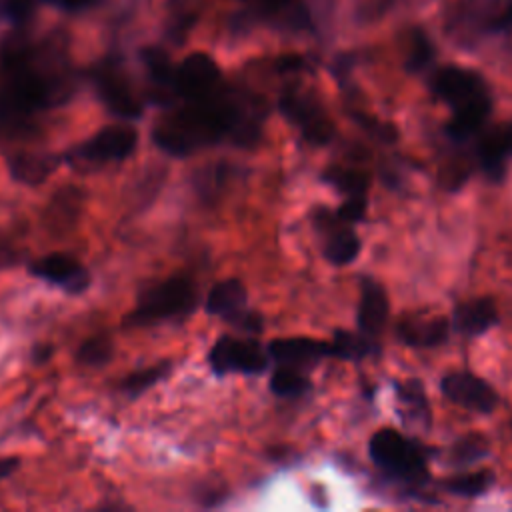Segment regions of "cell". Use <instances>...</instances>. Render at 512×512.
Instances as JSON below:
<instances>
[{"label":"cell","mask_w":512,"mask_h":512,"mask_svg":"<svg viewBox=\"0 0 512 512\" xmlns=\"http://www.w3.org/2000/svg\"><path fill=\"white\" fill-rule=\"evenodd\" d=\"M142 62H144V68L148 72V78L164 88V90H174V70L172 64H170V58L164 50L156 48V46H150V48H144L142 50Z\"/></svg>","instance_id":"d6986e66"},{"label":"cell","mask_w":512,"mask_h":512,"mask_svg":"<svg viewBox=\"0 0 512 512\" xmlns=\"http://www.w3.org/2000/svg\"><path fill=\"white\" fill-rule=\"evenodd\" d=\"M502 136H504V142H506V148H508V154H512V122L508 126L502 128Z\"/></svg>","instance_id":"d590c367"},{"label":"cell","mask_w":512,"mask_h":512,"mask_svg":"<svg viewBox=\"0 0 512 512\" xmlns=\"http://www.w3.org/2000/svg\"><path fill=\"white\" fill-rule=\"evenodd\" d=\"M16 262H18V250L14 242L4 232H0V268L14 266Z\"/></svg>","instance_id":"1f68e13d"},{"label":"cell","mask_w":512,"mask_h":512,"mask_svg":"<svg viewBox=\"0 0 512 512\" xmlns=\"http://www.w3.org/2000/svg\"><path fill=\"white\" fill-rule=\"evenodd\" d=\"M324 178L334 184L338 190L346 192L348 196H364L368 188V176L358 170H344V168H330Z\"/></svg>","instance_id":"603a6c76"},{"label":"cell","mask_w":512,"mask_h":512,"mask_svg":"<svg viewBox=\"0 0 512 512\" xmlns=\"http://www.w3.org/2000/svg\"><path fill=\"white\" fill-rule=\"evenodd\" d=\"M112 342L108 336H92V338H86L78 352H76V360L82 364V366H102L106 364L110 358H112Z\"/></svg>","instance_id":"7402d4cb"},{"label":"cell","mask_w":512,"mask_h":512,"mask_svg":"<svg viewBox=\"0 0 512 512\" xmlns=\"http://www.w3.org/2000/svg\"><path fill=\"white\" fill-rule=\"evenodd\" d=\"M490 112V96H484L480 100H474L470 104H464L454 110V116L448 124V134L456 140H464L470 134H474L480 124L486 120Z\"/></svg>","instance_id":"e0dca14e"},{"label":"cell","mask_w":512,"mask_h":512,"mask_svg":"<svg viewBox=\"0 0 512 512\" xmlns=\"http://www.w3.org/2000/svg\"><path fill=\"white\" fill-rule=\"evenodd\" d=\"M368 448L372 460L398 478L420 480L426 474L420 450L396 430H378Z\"/></svg>","instance_id":"7a4b0ae2"},{"label":"cell","mask_w":512,"mask_h":512,"mask_svg":"<svg viewBox=\"0 0 512 512\" xmlns=\"http://www.w3.org/2000/svg\"><path fill=\"white\" fill-rule=\"evenodd\" d=\"M168 368H170L168 364H158V366H150V368H144V370H136L128 378H124L122 390L128 392L130 396H138L144 390L158 384L168 374Z\"/></svg>","instance_id":"cb8c5ba5"},{"label":"cell","mask_w":512,"mask_h":512,"mask_svg":"<svg viewBox=\"0 0 512 512\" xmlns=\"http://www.w3.org/2000/svg\"><path fill=\"white\" fill-rule=\"evenodd\" d=\"M268 350L254 338L222 336L208 354L214 374H262L268 366Z\"/></svg>","instance_id":"3957f363"},{"label":"cell","mask_w":512,"mask_h":512,"mask_svg":"<svg viewBox=\"0 0 512 512\" xmlns=\"http://www.w3.org/2000/svg\"><path fill=\"white\" fill-rule=\"evenodd\" d=\"M496 306L490 298H474L462 302L454 310V324L462 334L476 336L486 332L490 326L496 324Z\"/></svg>","instance_id":"7c38bea8"},{"label":"cell","mask_w":512,"mask_h":512,"mask_svg":"<svg viewBox=\"0 0 512 512\" xmlns=\"http://www.w3.org/2000/svg\"><path fill=\"white\" fill-rule=\"evenodd\" d=\"M358 252H360V240L350 230H340L334 236H330V240L324 248L326 258L336 266L350 264L358 256Z\"/></svg>","instance_id":"44dd1931"},{"label":"cell","mask_w":512,"mask_h":512,"mask_svg":"<svg viewBox=\"0 0 512 512\" xmlns=\"http://www.w3.org/2000/svg\"><path fill=\"white\" fill-rule=\"evenodd\" d=\"M270 390L280 398H294L308 390V378L294 366H278L270 378Z\"/></svg>","instance_id":"ffe728a7"},{"label":"cell","mask_w":512,"mask_h":512,"mask_svg":"<svg viewBox=\"0 0 512 512\" xmlns=\"http://www.w3.org/2000/svg\"><path fill=\"white\" fill-rule=\"evenodd\" d=\"M388 316V298L380 284L368 280L362 288L358 306V324L366 334H378Z\"/></svg>","instance_id":"5bb4252c"},{"label":"cell","mask_w":512,"mask_h":512,"mask_svg":"<svg viewBox=\"0 0 512 512\" xmlns=\"http://www.w3.org/2000/svg\"><path fill=\"white\" fill-rule=\"evenodd\" d=\"M56 168V158L40 152H20L8 158V170L14 180L36 186L44 182Z\"/></svg>","instance_id":"9a60e30c"},{"label":"cell","mask_w":512,"mask_h":512,"mask_svg":"<svg viewBox=\"0 0 512 512\" xmlns=\"http://www.w3.org/2000/svg\"><path fill=\"white\" fill-rule=\"evenodd\" d=\"M220 68L204 52H192L174 70V92L184 102L202 100L218 90Z\"/></svg>","instance_id":"5b68a950"},{"label":"cell","mask_w":512,"mask_h":512,"mask_svg":"<svg viewBox=\"0 0 512 512\" xmlns=\"http://www.w3.org/2000/svg\"><path fill=\"white\" fill-rule=\"evenodd\" d=\"M486 452V442L482 436H476V434H470L466 438H462L454 450H452V456L456 462H472L476 458H480L482 454Z\"/></svg>","instance_id":"83f0119b"},{"label":"cell","mask_w":512,"mask_h":512,"mask_svg":"<svg viewBox=\"0 0 512 512\" xmlns=\"http://www.w3.org/2000/svg\"><path fill=\"white\" fill-rule=\"evenodd\" d=\"M448 324L444 318H416V320H406L398 326L400 338L418 348H428L436 346L446 338Z\"/></svg>","instance_id":"2e32d148"},{"label":"cell","mask_w":512,"mask_h":512,"mask_svg":"<svg viewBox=\"0 0 512 512\" xmlns=\"http://www.w3.org/2000/svg\"><path fill=\"white\" fill-rule=\"evenodd\" d=\"M332 348H334V356H340V358H362L372 350L366 338L350 332H342V330L334 334Z\"/></svg>","instance_id":"484cf974"},{"label":"cell","mask_w":512,"mask_h":512,"mask_svg":"<svg viewBox=\"0 0 512 512\" xmlns=\"http://www.w3.org/2000/svg\"><path fill=\"white\" fill-rule=\"evenodd\" d=\"M432 44L430 40L426 38L424 32L416 30L410 38V50H408V58H406V68L412 70V72H418L422 70L430 60H432Z\"/></svg>","instance_id":"4316f807"},{"label":"cell","mask_w":512,"mask_h":512,"mask_svg":"<svg viewBox=\"0 0 512 512\" xmlns=\"http://www.w3.org/2000/svg\"><path fill=\"white\" fill-rule=\"evenodd\" d=\"M94 86L102 104L118 118L136 120L142 116V104L132 92L126 76L112 66H102L94 74Z\"/></svg>","instance_id":"ba28073f"},{"label":"cell","mask_w":512,"mask_h":512,"mask_svg":"<svg viewBox=\"0 0 512 512\" xmlns=\"http://www.w3.org/2000/svg\"><path fill=\"white\" fill-rule=\"evenodd\" d=\"M138 144V134L128 124H114L98 130L92 138L80 144L70 158L86 166H102L128 158Z\"/></svg>","instance_id":"277c9868"},{"label":"cell","mask_w":512,"mask_h":512,"mask_svg":"<svg viewBox=\"0 0 512 512\" xmlns=\"http://www.w3.org/2000/svg\"><path fill=\"white\" fill-rule=\"evenodd\" d=\"M432 90L454 110L488 96L482 78L476 72L458 66L438 70L432 78Z\"/></svg>","instance_id":"9c48e42d"},{"label":"cell","mask_w":512,"mask_h":512,"mask_svg":"<svg viewBox=\"0 0 512 512\" xmlns=\"http://www.w3.org/2000/svg\"><path fill=\"white\" fill-rule=\"evenodd\" d=\"M492 30H512V4L492 20Z\"/></svg>","instance_id":"d6a6232c"},{"label":"cell","mask_w":512,"mask_h":512,"mask_svg":"<svg viewBox=\"0 0 512 512\" xmlns=\"http://www.w3.org/2000/svg\"><path fill=\"white\" fill-rule=\"evenodd\" d=\"M28 272L70 294H80L90 286V272L70 254L54 252L30 262Z\"/></svg>","instance_id":"52a82bcc"},{"label":"cell","mask_w":512,"mask_h":512,"mask_svg":"<svg viewBox=\"0 0 512 512\" xmlns=\"http://www.w3.org/2000/svg\"><path fill=\"white\" fill-rule=\"evenodd\" d=\"M280 112L302 132L312 144H326L334 136V126L324 110L310 98L298 92H284L280 96Z\"/></svg>","instance_id":"8992f818"},{"label":"cell","mask_w":512,"mask_h":512,"mask_svg":"<svg viewBox=\"0 0 512 512\" xmlns=\"http://www.w3.org/2000/svg\"><path fill=\"white\" fill-rule=\"evenodd\" d=\"M244 308H246V288L236 278L218 282L206 298V312L212 316H220L224 320H230Z\"/></svg>","instance_id":"4fadbf2b"},{"label":"cell","mask_w":512,"mask_h":512,"mask_svg":"<svg viewBox=\"0 0 512 512\" xmlns=\"http://www.w3.org/2000/svg\"><path fill=\"white\" fill-rule=\"evenodd\" d=\"M268 354L282 366L300 368L312 364L324 356H334L332 344L318 342L312 338H280L268 344Z\"/></svg>","instance_id":"8fae6325"},{"label":"cell","mask_w":512,"mask_h":512,"mask_svg":"<svg viewBox=\"0 0 512 512\" xmlns=\"http://www.w3.org/2000/svg\"><path fill=\"white\" fill-rule=\"evenodd\" d=\"M16 468H18L16 458H0V480L8 478Z\"/></svg>","instance_id":"e575fe53"},{"label":"cell","mask_w":512,"mask_h":512,"mask_svg":"<svg viewBox=\"0 0 512 512\" xmlns=\"http://www.w3.org/2000/svg\"><path fill=\"white\" fill-rule=\"evenodd\" d=\"M492 480H494V474L490 470H478V472H470L450 480L448 490L460 496H476L484 492L492 484Z\"/></svg>","instance_id":"d4e9b609"},{"label":"cell","mask_w":512,"mask_h":512,"mask_svg":"<svg viewBox=\"0 0 512 512\" xmlns=\"http://www.w3.org/2000/svg\"><path fill=\"white\" fill-rule=\"evenodd\" d=\"M4 14L14 22H24L32 12V0H2Z\"/></svg>","instance_id":"4dcf8cb0"},{"label":"cell","mask_w":512,"mask_h":512,"mask_svg":"<svg viewBox=\"0 0 512 512\" xmlns=\"http://www.w3.org/2000/svg\"><path fill=\"white\" fill-rule=\"evenodd\" d=\"M506 156H510V154H508V148H506V142L502 136V128L484 134V138L480 140V146H478V160H480L482 170L490 178H502Z\"/></svg>","instance_id":"ac0fdd59"},{"label":"cell","mask_w":512,"mask_h":512,"mask_svg":"<svg viewBox=\"0 0 512 512\" xmlns=\"http://www.w3.org/2000/svg\"><path fill=\"white\" fill-rule=\"evenodd\" d=\"M266 2H268L270 6H274V8H276V6H282L286 0H266Z\"/></svg>","instance_id":"8d00e7d4"},{"label":"cell","mask_w":512,"mask_h":512,"mask_svg":"<svg viewBox=\"0 0 512 512\" xmlns=\"http://www.w3.org/2000/svg\"><path fill=\"white\" fill-rule=\"evenodd\" d=\"M442 392L452 402L476 412H490L498 404V396L492 386L486 384L482 378L466 372H454L444 376Z\"/></svg>","instance_id":"30bf717a"},{"label":"cell","mask_w":512,"mask_h":512,"mask_svg":"<svg viewBox=\"0 0 512 512\" xmlns=\"http://www.w3.org/2000/svg\"><path fill=\"white\" fill-rule=\"evenodd\" d=\"M198 304L196 284L186 276H172L148 288L128 314L130 324H154L190 314Z\"/></svg>","instance_id":"6da1fadb"},{"label":"cell","mask_w":512,"mask_h":512,"mask_svg":"<svg viewBox=\"0 0 512 512\" xmlns=\"http://www.w3.org/2000/svg\"><path fill=\"white\" fill-rule=\"evenodd\" d=\"M366 212V196H348V200L338 208V218L344 222H356Z\"/></svg>","instance_id":"f1b7e54d"},{"label":"cell","mask_w":512,"mask_h":512,"mask_svg":"<svg viewBox=\"0 0 512 512\" xmlns=\"http://www.w3.org/2000/svg\"><path fill=\"white\" fill-rule=\"evenodd\" d=\"M226 322L234 324L236 328H240L246 334H258L262 330V318L256 312H250L246 308L242 312H238L236 316H232L230 320H226Z\"/></svg>","instance_id":"f546056e"},{"label":"cell","mask_w":512,"mask_h":512,"mask_svg":"<svg viewBox=\"0 0 512 512\" xmlns=\"http://www.w3.org/2000/svg\"><path fill=\"white\" fill-rule=\"evenodd\" d=\"M48 2H52L64 10H84V8L92 6L96 0H48Z\"/></svg>","instance_id":"836d02e7"}]
</instances>
